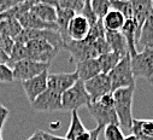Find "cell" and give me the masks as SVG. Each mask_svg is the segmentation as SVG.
Segmentation results:
<instances>
[{"label":"cell","instance_id":"6da1fadb","mask_svg":"<svg viewBox=\"0 0 153 140\" xmlns=\"http://www.w3.org/2000/svg\"><path fill=\"white\" fill-rule=\"evenodd\" d=\"M71 54V60L75 63H79L86 59L98 58L99 56L110 51V47L105 40V38H100L93 42L87 40L82 41H70L64 46Z\"/></svg>","mask_w":153,"mask_h":140},{"label":"cell","instance_id":"7a4b0ae2","mask_svg":"<svg viewBox=\"0 0 153 140\" xmlns=\"http://www.w3.org/2000/svg\"><path fill=\"white\" fill-rule=\"evenodd\" d=\"M135 87L118 88L112 92L114 100V111L117 114L120 126L130 129L133 122V100Z\"/></svg>","mask_w":153,"mask_h":140},{"label":"cell","instance_id":"3957f363","mask_svg":"<svg viewBox=\"0 0 153 140\" xmlns=\"http://www.w3.org/2000/svg\"><path fill=\"white\" fill-rule=\"evenodd\" d=\"M111 81V89L112 92L118 88L126 87H136V80L133 75L131 64H130V54H126L118 62L111 71L107 74Z\"/></svg>","mask_w":153,"mask_h":140},{"label":"cell","instance_id":"277c9868","mask_svg":"<svg viewBox=\"0 0 153 140\" xmlns=\"http://www.w3.org/2000/svg\"><path fill=\"white\" fill-rule=\"evenodd\" d=\"M91 98L85 88V82L77 80L76 83L62 94V109L65 111H77L82 106H87Z\"/></svg>","mask_w":153,"mask_h":140},{"label":"cell","instance_id":"5b68a950","mask_svg":"<svg viewBox=\"0 0 153 140\" xmlns=\"http://www.w3.org/2000/svg\"><path fill=\"white\" fill-rule=\"evenodd\" d=\"M130 64L135 80L137 77H143L147 81L153 79V47L137 51L130 57Z\"/></svg>","mask_w":153,"mask_h":140},{"label":"cell","instance_id":"8992f818","mask_svg":"<svg viewBox=\"0 0 153 140\" xmlns=\"http://www.w3.org/2000/svg\"><path fill=\"white\" fill-rule=\"evenodd\" d=\"M50 66L51 63H41L31 59H22L19 62H16L11 66V69L13 74V80L25 81L34 76L42 74L44 71H47Z\"/></svg>","mask_w":153,"mask_h":140},{"label":"cell","instance_id":"52a82bcc","mask_svg":"<svg viewBox=\"0 0 153 140\" xmlns=\"http://www.w3.org/2000/svg\"><path fill=\"white\" fill-rule=\"evenodd\" d=\"M25 47L28 52V59L41 63H51L60 51L52 46L50 42L39 39L28 41L25 44Z\"/></svg>","mask_w":153,"mask_h":140},{"label":"cell","instance_id":"ba28073f","mask_svg":"<svg viewBox=\"0 0 153 140\" xmlns=\"http://www.w3.org/2000/svg\"><path fill=\"white\" fill-rule=\"evenodd\" d=\"M30 104H31L33 110L36 112H53V111L63 110L62 109V94L48 87Z\"/></svg>","mask_w":153,"mask_h":140},{"label":"cell","instance_id":"9c48e42d","mask_svg":"<svg viewBox=\"0 0 153 140\" xmlns=\"http://www.w3.org/2000/svg\"><path fill=\"white\" fill-rule=\"evenodd\" d=\"M85 88L92 101H98L102 95L107 93H112L111 81L107 74H98L97 76L85 81Z\"/></svg>","mask_w":153,"mask_h":140},{"label":"cell","instance_id":"30bf717a","mask_svg":"<svg viewBox=\"0 0 153 140\" xmlns=\"http://www.w3.org/2000/svg\"><path fill=\"white\" fill-rule=\"evenodd\" d=\"M87 109L98 126L105 127L107 124H120L114 108L105 106L99 101H92L87 105Z\"/></svg>","mask_w":153,"mask_h":140},{"label":"cell","instance_id":"8fae6325","mask_svg":"<svg viewBox=\"0 0 153 140\" xmlns=\"http://www.w3.org/2000/svg\"><path fill=\"white\" fill-rule=\"evenodd\" d=\"M91 23L81 13H76L69 22L68 25V38L70 41H82L87 38L91 31Z\"/></svg>","mask_w":153,"mask_h":140},{"label":"cell","instance_id":"7c38bea8","mask_svg":"<svg viewBox=\"0 0 153 140\" xmlns=\"http://www.w3.org/2000/svg\"><path fill=\"white\" fill-rule=\"evenodd\" d=\"M79 80V76L76 71L72 73H53L47 75V87L63 94L66 89L72 87L76 81Z\"/></svg>","mask_w":153,"mask_h":140},{"label":"cell","instance_id":"4fadbf2b","mask_svg":"<svg viewBox=\"0 0 153 140\" xmlns=\"http://www.w3.org/2000/svg\"><path fill=\"white\" fill-rule=\"evenodd\" d=\"M47 75H48V70L44 71L42 74L34 76L29 80L22 81V86L24 89V93L28 98V100L31 103L39 97L44 91L47 88Z\"/></svg>","mask_w":153,"mask_h":140},{"label":"cell","instance_id":"5bb4252c","mask_svg":"<svg viewBox=\"0 0 153 140\" xmlns=\"http://www.w3.org/2000/svg\"><path fill=\"white\" fill-rule=\"evenodd\" d=\"M147 47H153V1L136 40V50L141 51Z\"/></svg>","mask_w":153,"mask_h":140},{"label":"cell","instance_id":"9a60e30c","mask_svg":"<svg viewBox=\"0 0 153 140\" xmlns=\"http://www.w3.org/2000/svg\"><path fill=\"white\" fill-rule=\"evenodd\" d=\"M129 1L131 5V12H133L131 19L134 21L136 29H137V31H136V40H137L141 27L146 19V16L151 9L153 0H129Z\"/></svg>","mask_w":153,"mask_h":140},{"label":"cell","instance_id":"2e32d148","mask_svg":"<svg viewBox=\"0 0 153 140\" xmlns=\"http://www.w3.org/2000/svg\"><path fill=\"white\" fill-rule=\"evenodd\" d=\"M18 22L23 29H39V30H56V31H58L56 23H47V22L41 21L30 10L27 11L25 13H23L18 18Z\"/></svg>","mask_w":153,"mask_h":140},{"label":"cell","instance_id":"e0dca14e","mask_svg":"<svg viewBox=\"0 0 153 140\" xmlns=\"http://www.w3.org/2000/svg\"><path fill=\"white\" fill-rule=\"evenodd\" d=\"M75 71L79 76V80H82L83 82L101 73L100 71V65H99L97 58L86 59V60L76 63V70Z\"/></svg>","mask_w":153,"mask_h":140},{"label":"cell","instance_id":"ac0fdd59","mask_svg":"<svg viewBox=\"0 0 153 140\" xmlns=\"http://www.w3.org/2000/svg\"><path fill=\"white\" fill-rule=\"evenodd\" d=\"M130 130L139 140H153V120L133 118Z\"/></svg>","mask_w":153,"mask_h":140},{"label":"cell","instance_id":"d6986e66","mask_svg":"<svg viewBox=\"0 0 153 140\" xmlns=\"http://www.w3.org/2000/svg\"><path fill=\"white\" fill-rule=\"evenodd\" d=\"M105 40L110 47V51L120 53L122 57L128 54V46L121 31H105Z\"/></svg>","mask_w":153,"mask_h":140},{"label":"cell","instance_id":"ffe728a7","mask_svg":"<svg viewBox=\"0 0 153 140\" xmlns=\"http://www.w3.org/2000/svg\"><path fill=\"white\" fill-rule=\"evenodd\" d=\"M127 18L117 10L110 9V11L102 17L101 22L105 31H121Z\"/></svg>","mask_w":153,"mask_h":140},{"label":"cell","instance_id":"44dd1931","mask_svg":"<svg viewBox=\"0 0 153 140\" xmlns=\"http://www.w3.org/2000/svg\"><path fill=\"white\" fill-rule=\"evenodd\" d=\"M30 11L44 22L56 23L57 21V9L48 4H44L36 0V3L31 6Z\"/></svg>","mask_w":153,"mask_h":140},{"label":"cell","instance_id":"7402d4cb","mask_svg":"<svg viewBox=\"0 0 153 140\" xmlns=\"http://www.w3.org/2000/svg\"><path fill=\"white\" fill-rule=\"evenodd\" d=\"M136 25L134 23V21L130 18V19H127L121 33L124 36L126 41H127V46H128V53L131 56H134L137 50H136Z\"/></svg>","mask_w":153,"mask_h":140},{"label":"cell","instance_id":"603a6c76","mask_svg":"<svg viewBox=\"0 0 153 140\" xmlns=\"http://www.w3.org/2000/svg\"><path fill=\"white\" fill-rule=\"evenodd\" d=\"M87 132L86 127L83 126L79 112L77 111H71V120H70V126L69 129L65 134V139L68 140H77L82 134Z\"/></svg>","mask_w":153,"mask_h":140},{"label":"cell","instance_id":"cb8c5ba5","mask_svg":"<svg viewBox=\"0 0 153 140\" xmlns=\"http://www.w3.org/2000/svg\"><path fill=\"white\" fill-rule=\"evenodd\" d=\"M97 59H98V63L100 65V71L102 74H108L111 70L118 64V62L122 59V56L120 53L108 51V52L99 56Z\"/></svg>","mask_w":153,"mask_h":140},{"label":"cell","instance_id":"d4e9b609","mask_svg":"<svg viewBox=\"0 0 153 140\" xmlns=\"http://www.w3.org/2000/svg\"><path fill=\"white\" fill-rule=\"evenodd\" d=\"M22 59H28V52H27L25 44L15 42L13 44V47L11 50V53H10V63H9V66H12L16 62H19Z\"/></svg>","mask_w":153,"mask_h":140},{"label":"cell","instance_id":"484cf974","mask_svg":"<svg viewBox=\"0 0 153 140\" xmlns=\"http://www.w3.org/2000/svg\"><path fill=\"white\" fill-rule=\"evenodd\" d=\"M91 9L98 19H102V17L110 11V0H91Z\"/></svg>","mask_w":153,"mask_h":140},{"label":"cell","instance_id":"4316f807","mask_svg":"<svg viewBox=\"0 0 153 140\" xmlns=\"http://www.w3.org/2000/svg\"><path fill=\"white\" fill-rule=\"evenodd\" d=\"M110 7L120 11L127 19H130L133 16L131 5L129 0H110Z\"/></svg>","mask_w":153,"mask_h":140},{"label":"cell","instance_id":"83f0119b","mask_svg":"<svg viewBox=\"0 0 153 140\" xmlns=\"http://www.w3.org/2000/svg\"><path fill=\"white\" fill-rule=\"evenodd\" d=\"M105 140H123L124 135L120 124H107L104 127Z\"/></svg>","mask_w":153,"mask_h":140},{"label":"cell","instance_id":"f1b7e54d","mask_svg":"<svg viewBox=\"0 0 153 140\" xmlns=\"http://www.w3.org/2000/svg\"><path fill=\"white\" fill-rule=\"evenodd\" d=\"M83 5H85V3L82 1V0H60L58 7L71 10L75 13H80Z\"/></svg>","mask_w":153,"mask_h":140},{"label":"cell","instance_id":"f546056e","mask_svg":"<svg viewBox=\"0 0 153 140\" xmlns=\"http://www.w3.org/2000/svg\"><path fill=\"white\" fill-rule=\"evenodd\" d=\"M13 81L12 69L7 64L0 63V83H10Z\"/></svg>","mask_w":153,"mask_h":140},{"label":"cell","instance_id":"4dcf8cb0","mask_svg":"<svg viewBox=\"0 0 153 140\" xmlns=\"http://www.w3.org/2000/svg\"><path fill=\"white\" fill-rule=\"evenodd\" d=\"M82 16H85L87 19H88V22L91 23V25L93 27L97 22H98V18L95 17V15L93 13V11H92V9H91V5H89V3H86L85 5H83V7H82V10H81V12H80Z\"/></svg>","mask_w":153,"mask_h":140},{"label":"cell","instance_id":"1f68e13d","mask_svg":"<svg viewBox=\"0 0 153 140\" xmlns=\"http://www.w3.org/2000/svg\"><path fill=\"white\" fill-rule=\"evenodd\" d=\"M9 115H10L9 109L5 108L4 105L0 103V139H3V128H4V124H5Z\"/></svg>","mask_w":153,"mask_h":140},{"label":"cell","instance_id":"d6a6232c","mask_svg":"<svg viewBox=\"0 0 153 140\" xmlns=\"http://www.w3.org/2000/svg\"><path fill=\"white\" fill-rule=\"evenodd\" d=\"M41 132V135L44 138V140H68L65 139V136H58V135H54V134H51L48 132H44V130H40Z\"/></svg>","mask_w":153,"mask_h":140},{"label":"cell","instance_id":"836d02e7","mask_svg":"<svg viewBox=\"0 0 153 140\" xmlns=\"http://www.w3.org/2000/svg\"><path fill=\"white\" fill-rule=\"evenodd\" d=\"M37 1H40V3H44V4H48L53 7H58L59 6V1L60 0H37Z\"/></svg>","mask_w":153,"mask_h":140},{"label":"cell","instance_id":"e575fe53","mask_svg":"<svg viewBox=\"0 0 153 140\" xmlns=\"http://www.w3.org/2000/svg\"><path fill=\"white\" fill-rule=\"evenodd\" d=\"M27 140H44L42 135H41V132L40 130H36L35 133H33L31 136H29Z\"/></svg>","mask_w":153,"mask_h":140},{"label":"cell","instance_id":"d590c367","mask_svg":"<svg viewBox=\"0 0 153 140\" xmlns=\"http://www.w3.org/2000/svg\"><path fill=\"white\" fill-rule=\"evenodd\" d=\"M123 140H139L135 135H133V134H129V135H127V136H124V139Z\"/></svg>","mask_w":153,"mask_h":140},{"label":"cell","instance_id":"8d00e7d4","mask_svg":"<svg viewBox=\"0 0 153 140\" xmlns=\"http://www.w3.org/2000/svg\"><path fill=\"white\" fill-rule=\"evenodd\" d=\"M5 1H6V0H0V12H1V10H3V6H4Z\"/></svg>","mask_w":153,"mask_h":140},{"label":"cell","instance_id":"74e56055","mask_svg":"<svg viewBox=\"0 0 153 140\" xmlns=\"http://www.w3.org/2000/svg\"><path fill=\"white\" fill-rule=\"evenodd\" d=\"M82 1H83V3L86 4V3H89V1H91V0H82Z\"/></svg>","mask_w":153,"mask_h":140},{"label":"cell","instance_id":"f35d334b","mask_svg":"<svg viewBox=\"0 0 153 140\" xmlns=\"http://www.w3.org/2000/svg\"><path fill=\"white\" fill-rule=\"evenodd\" d=\"M148 82H149V83H151V85H152V86H153V80H149V81H148Z\"/></svg>","mask_w":153,"mask_h":140},{"label":"cell","instance_id":"ab89813d","mask_svg":"<svg viewBox=\"0 0 153 140\" xmlns=\"http://www.w3.org/2000/svg\"><path fill=\"white\" fill-rule=\"evenodd\" d=\"M151 80H153V79H151ZM148 81H149V80H148Z\"/></svg>","mask_w":153,"mask_h":140},{"label":"cell","instance_id":"60d3db41","mask_svg":"<svg viewBox=\"0 0 153 140\" xmlns=\"http://www.w3.org/2000/svg\"><path fill=\"white\" fill-rule=\"evenodd\" d=\"M0 140H3V139H0Z\"/></svg>","mask_w":153,"mask_h":140}]
</instances>
